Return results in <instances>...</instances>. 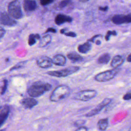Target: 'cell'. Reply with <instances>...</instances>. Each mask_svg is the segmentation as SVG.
<instances>
[{
  "mask_svg": "<svg viewBox=\"0 0 131 131\" xmlns=\"http://www.w3.org/2000/svg\"><path fill=\"white\" fill-rule=\"evenodd\" d=\"M5 30L4 28H3L2 27H1V29H0V38H2V37L4 36L5 34Z\"/></svg>",
  "mask_w": 131,
  "mask_h": 131,
  "instance_id": "32",
  "label": "cell"
},
{
  "mask_svg": "<svg viewBox=\"0 0 131 131\" xmlns=\"http://www.w3.org/2000/svg\"><path fill=\"white\" fill-rule=\"evenodd\" d=\"M128 131H131V127L128 129Z\"/></svg>",
  "mask_w": 131,
  "mask_h": 131,
  "instance_id": "39",
  "label": "cell"
},
{
  "mask_svg": "<svg viewBox=\"0 0 131 131\" xmlns=\"http://www.w3.org/2000/svg\"><path fill=\"white\" fill-rule=\"evenodd\" d=\"M72 3L71 0H63L61 1L58 5V7L60 9H63L64 8H65L66 7H67V6H68L69 5L71 4Z\"/></svg>",
  "mask_w": 131,
  "mask_h": 131,
  "instance_id": "24",
  "label": "cell"
},
{
  "mask_svg": "<svg viewBox=\"0 0 131 131\" xmlns=\"http://www.w3.org/2000/svg\"><path fill=\"white\" fill-rule=\"evenodd\" d=\"M25 62V61H23V62H21L20 63H19L18 64H17V65L12 67V68L10 69V71H12V70H15V69H17L18 68H21L22 67H23V64H24V63Z\"/></svg>",
  "mask_w": 131,
  "mask_h": 131,
  "instance_id": "29",
  "label": "cell"
},
{
  "mask_svg": "<svg viewBox=\"0 0 131 131\" xmlns=\"http://www.w3.org/2000/svg\"><path fill=\"white\" fill-rule=\"evenodd\" d=\"M124 61V59L122 56L120 55H116L112 59L111 62V66L112 67L117 69L123 63Z\"/></svg>",
  "mask_w": 131,
  "mask_h": 131,
  "instance_id": "15",
  "label": "cell"
},
{
  "mask_svg": "<svg viewBox=\"0 0 131 131\" xmlns=\"http://www.w3.org/2000/svg\"><path fill=\"white\" fill-rule=\"evenodd\" d=\"M85 122V120H82V119L78 120L74 123V125L76 127H79L82 126L83 124H84Z\"/></svg>",
  "mask_w": 131,
  "mask_h": 131,
  "instance_id": "27",
  "label": "cell"
},
{
  "mask_svg": "<svg viewBox=\"0 0 131 131\" xmlns=\"http://www.w3.org/2000/svg\"><path fill=\"white\" fill-rule=\"evenodd\" d=\"M51 41V36L49 34L43 36L40 39L39 43V47H45L49 45Z\"/></svg>",
  "mask_w": 131,
  "mask_h": 131,
  "instance_id": "20",
  "label": "cell"
},
{
  "mask_svg": "<svg viewBox=\"0 0 131 131\" xmlns=\"http://www.w3.org/2000/svg\"><path fill=\"white\" fill-rule=\"evenodd\" d=\"M79 2H82V3H84V2H86L88 1H89V0H79Z\"/></svg>",
  "mask_w": 131,
  "mask_h": 131,
  "instance_id": "38",
  "label": "cell"
},
{
  "mask_svg": "<svg viewBox=\"0 0 131 131\" xmlns=\"http://www.w3.org/2000/svg\"><path fill=\"white\" fill-rule=\"evenodd\" d=\"M108 7L107 6H105V7H99L98 9L99 10L102 11H106L108 10Z\"/></svg>",
  "mask_w": 131,
  "mask_h": 131,
  "instance_id": "34",
  "label": "cell"
},
{
  "mask_svg": "<svg viewBox=\"0 0 131 131\" xmlns=\"http://www.w3.org/2000/svg\"><path fill=\"white\" fill-rule=\"evenodd\" d=\"M112 21L116 25H121L124 23H126V15L121 14L115 15L112 17Z\"/></svg>",
  "mask_w": 131,
  "mask_h": 131,
  "instance_id": "16",
  "label": "cell"
},
{
  "mask_svg": "<svg viewBox=\"0 0 131 131\" xmlns=\"http://www.w3.org/2000/svg\"><path fill=\"white\" fill-rule=\"evenodd\" d=\"M8 80L7 79H4L2 82V85L1 86V95H4L7 89L8 86Z\"/></svg>",
  "mask_w": 131,
  "mask_h": 131,
  "instance_id": "23",
  "label": "cell"
},
{
  "mask_svg": "<svg viewBox=\"0 0 131 131\" xmlns=\"http://www.w3.org/2000/svg\"><path fill=\"white\" fill-rule=\"evenodd\" d=\"M47 32H52V33H56V30L53 28H49L47 29L45 33Z\"/></svg>",
  "mask_w": 131,
  "mask_h": 131,
  "instance_id": "31",
  "label": "cell"
},
{
  "mask_svg": "<svg viewBox=\"0 0 131 131\" xmlns=\"http://www.w3.org/2000/svg\"><path fill=\"white\" fill-rule=\"evenodd\" d=\"M0 22L2 25L8 26H14L16 24V21L5 12L1 13Z\"/></svg>",
  "mask_w": 131,
  "mask_h": 131,
  "instance_id": "8",
  "label": "cell"
},
{
  "mask_svg": "<svg viewBox=\"0 0 131 131\" xmlns=\"http://www.w3.org/2000/svg\"><path fill=\"white\" fill-rule=\"evenodd\" d=\"M88 129L85 126H80V127H78L75 131H88Z\"/></svg>",
  "mask_w": 131,
  "mask_h": 131,
  "instance_id": "30",
  "label": "cell"
},
{
  "mask_svg": "<svg viewBox=\"0 0 131 131\" xmlns=\"http://www.w3.org/2000/svg\"><path fill=\"white\" fill-rule=\"evenodd\" d=\"M23 6L26 11H33L37 8V4L34 0H24Z\"/></svg>",
  "mask_w": 131,
  "mask_h": 131,
  "instance_id": "13",
  "label": "cell"
},
{
  "mask_svg": "<svg viewBox=\"0 0 131 131\" xmlns=\"http://www.w3.org/2000/svg\"><path fill=\"white\" fill-rule=\"evenodd\" d=\"M10 112V106L4 105L0 107V126H2L7 120Z\"/></svg>",
  "mask_w": 131,
  "mask_h": 131,
  "instance_id": "10",
  "label": "cell"
},
{
  "mask_svg": "<svg viewBox=\"0 0 131 131\" xmlns=\"http://www.w3.org/2000/svg\"><path fill=\"white\" fill-rule=\"evenodd\" d=\"M77 49L79 52L82 54H85L89 52L91 49V45L89 42H86L83 44L79 45Z\"/></svg>",
  "mask_w": 131,
  "mask_h": 131,
  "instance_id": "18",
  "label": "cell"
},
{
  "mask_svg": "<svg viewBox=\"0 0 131 131\" xmlns=\"http://www.w3.org/2000/svg\"><path fill=\"white\" fill-rule=\"evenodd\" d=\"M8 14L13 18L20 19L23 17L21 6L18 0H13L8 6Z\"/></svg>",
  "mask_w": 131,
  "mask_h": 131,
  "instance_id": "3",
  "label": "cell"
},
{
  "mask_svg": "<svg viewBox=\"0 0 131 131\" xmlns=\"http://www.w3.org/2000/svg\"><path fill=\"white\" fill-rule=\"evenodd\" d=\"M39 39H40V36L38 34H31L28 39L29 45L30 46L34 45L36 43V40Z\"/></svg>",
  "mask_w": 131,
  "mask_h": 131,
  "instance_id": "22",
  "label": "cell"
},
{
  "mask_svg": "<svg viewBox=\"0 0 131 131\" xmlns=\"http://www.w3.org/2000/svg\"><path fill=\"white\" fill-rule=\"evenodd\" d=\"M99 36H100V35H95L93 37H92L91 39H89L88 41H90V42H94V39L97 37H99Z\"/></svg>",
  "mask_w": 131,
  "mask_h": 131,
  "instance_id": "35",
  "label": "cell"
},
{
  "mask_svg": "<svg viewBox=\"0 0 131 131\" xmlns=\"http://www.w3.org/2000/svg\"><path fill=\"white\" fill-rule=\"evenodd\" d=\"M97 92L94 90H85L76 93L73 99L81 101H89L96 96Z\"/></svg>",
  "mask_w": 131,
  "mask_h": 131,
  "instance_id": "5",
  "label": "cell"
},
{
  "mask_svg": "<svg viewBox=\"0 0 131 131\" xmlns=\"http://www.w3.org/2000/svg\"><path fill=\"white\" fill-rule=\"evenodd\" d=\"M117 69L105 71L98 73L95 76V79L98 82H106L113 79L118 73Z\"/></svg>",
  "mask_w": 131,
  "mask_h": 131,
  "instance_id": "6",
  "label": "cell"
},
{
  "mask_svg": "<svg viewBox=\"0 0 131 131\" xmlns=\"http://www.w3.org/2000/svg\"><path fill=\"white\" fill-rule=\"evenodd\" d=\"M1 131H3V130H1Z\"/></svg>",
  "mask_w": 131,
  "mask_h": 131,
  "instance_id": "40",
  "label": "cell"
},
{
  "mask_svg": "<svg viewBox=\"0 0 131 131\" xmlns=\"http://www.w3.org/2000/svg\"><path fill=\"white\" fill-rule=\"evenodd\" d=\"M111 59V55L108 53H104L98 58V62L100 64H107Z\"/></svg>",
  "mask_w": 131,
  "mask_h": 131,
  "instance_id": "21",
  "label": "cell"
},
{
  "mask_svg": "<svg viewBox=\"0 0 131 131\" xmlns=\"http://www.w3.org/2000/svg\"><path fill=\"white\" fill-rule=\"evenodd\" d=\"M73 19L71 17L64 15L62 14H59L56 15L55 18V23L57 25H61L65 23H71Z\"/></svg>",
  "mask_w": 131,
  "mask_h": 131,
  "instance_id": "12",
  "label": "cell"
},
{
  "mask_svg": "<svg viewBox=\"0 0 131 131\" xmlns=\"http://www.w3.org/2000/svg\"><path fill=\"white\" fill-rule=\"evenodd\" d=\"M52 89V85L49 83L42 81H36L28 89V95L32 98H37L43 95Z\"/></svg>",
  "mask_w": 131,
  "mask_h": 131,
  "instance_id": "1",
  "label": "cell"
},
{
  "mask_svg": "<svg viewBox=\"0 0 131 131\" xmlns=\"http://www.w3.org/2000/svg\"><path fill=\"white\" fill-rule=\"evenodd\" d=\"M66 29H61L60 30V33L63 34L66 36H70V37H76L77 35H76V34L75 32H72V31H70V32H66Z\"/></svg>",
  "mask_w": 131,
  "mask_h": 131,
  "instance_id": "25",
  "label": "cell"
},
{
  "mask_svg": "<svg viewBox=\"0 0 131 131\" xmlns=\"http://www.w3.org/2000/svg\"><path fill=\"white\" fill-rule=\"evenodd\" d=\"M126 23H131V14L126 15Z\"/></svg>",
  "mask_w": 131,
  "mask_h": 131,
  "instance_id": "33",
  "label": "cell"
},
{
  "mask_svg": "<svg viewBox=\"0 0 131 131\" xmlns=\"http://www.w3.org/2000/svg\"><path fill=\"white\" fill-rule=\"evenodd\" d=\"M54 0H40V4L42 6H46L53 2Z\"/></svg>",
  "mask_w": 131,
  "mask_h": 131,
  "instance_id": "28",
  "label": "cell"
},
{
  "mask_svg": "<svg viewBox=\"0 0 131 131\" xmlns=\"http://www.w3.org/2000/svg\"><path fill=\"white\" fill-rule=\"evenodd\" d=\"M67 57L73 62H80L83 60V57L76 52H70L67 54Z\"/></svg>",
  "mask_w": 131,
  "mask_h": 131,
  "instance_id": "19",
  "label": "cell"
},
{
  "mask_svg": "<svg viewBox=\"0 0 131 131\" xmlns=\"http://www.w3.org/2000/svg\"><path fill=\"white\" fill-rule=\"evenodd\" d=\"M112 101V99L111 98H105L98 105H97L95 108L87 113L85 115V116L86 117H91L96 115L97 114L99 113L104 107L108 105Z\"/></svg>",
  "mask_w": 131,
  "mask_h": 131,
  "instance_id": "7",
  "label": "cell"
},
{
  "mask_svg": "<svg viewBox=\"0 0 131 131\" xmlns=\"http://www.w3.org/2000/svg\"><path fill=\"white\" fill-rule=\"evenodd\" d=\"M37 66L43 69L49 68L52 66L53 63L52 59L48 56H42L36 60Z\"/></svg>",
  "mask_w": 131,
  "mask_h": 131,
  "instance_id": "9",
  "label": "cell"
},
{
  "mask_svg": "<svg viewBox=\"0 0 131 131\" xmlns=\"http://www.w3.org/2000/svg\"><path fill=\"white\" fill-rule=\"evenodd\" d=\"M101 43V41L99 40H97L96 41V45H100Z\"/></svg>",
  "mask_w": 131,
  "mask_h": 131,
  "instance_id": "37",
  "label": "cell"
},
{
  "mask_svg": "<svg viewBox=\"0 0 131 131\" xmlns=\"http://www.w3.org/2000/svg\"><path fill=\"white\" fill-rule=\"evenodd\" d=\"M108 125V119L107 118L100 119L97 122V127L99 130L104 131Z\"/></svg>",
  "mask_w": 131,
  "mask_h": 131,
  "instance_id": "17",
  "label": "cell"
},
{
  "mask_svg": "<svg viewBox=\"0 0 131 131\" xmlns=\"http://www.w3.org/2000/svg\"><path fill=\"white\" fill-rule=\"evenodd\" d=\"M127 60L128 62H131V53L128 55V56L127 57Z\"/></svg>",
  "mask_w": 131,
  "mask_h": 131,
  "instance_id": "36",
  "label": "cell"
},
{
  "mask_svg": "<svg viewBox=\"0 0 131 131\" xmlns=\"http://www.w3.org/2000/svg\"><path fill=\"white\" fill-rule=\"evenodd\" d=\"M20 103L25 108L31 109L38 104V101L34 98H26L23 99Z\"/></svg>",
  "mask_w": 131,
  "mask_h": 131,
  "instance_id": "11",
  "label": "cell"
},
{
  "mask_svg": "<svg viewBox=\"0 0 131 131\" xmlns=\"http://www.w3.org/2000/svg\"><path fill=\"white\" fill-rule=\"evenodd\" d=\"M116 35H117V32L115 31H108L105 36V39L107 41L110 39V36L111 35L116 36Z\"/></svg>",
  "mask_w": 131,
  "mask_h": 131,
  "instance_id": "26",
  "label": "cell"
},
{
  "mask_svg": "<svg viewBox=\"0 0 131 131\" xmlns=\"http://www.w3.org/2000/svg\"><path fill=\"white\" fill-rule=\"evenodd\" d=\"M52 59L53 64L58 66H64L67 61L66 57L61 54L55 55Z\"/></svg>",
  "mask_w": 131,
  "mask_h": 131,
  "instance_id": "14",
  "label": "cell"
},
{
  "mask_svg": "<svg viewBox=\"0 0 131 131\" xmlns=\"http://www.w3.org/2000/svg\"><path fill=\"white\" fill-rule=\"evenodd\" d=\"M80 69L79 67L78 66H70L66 69L58 70V71H48L46 74L48 75L56 77H65L74 73L77 72Z\"/></svg>",
  "mask_w": 131,
  "mask_h": 131,
  "instance_id": "4",
  "label": "cell"
},
{
  "mask_svg": "<svg viewBox=\"0 0 131 131\" xmlns=\"http://www.w3.org/2000/svg\"><path fill=\"white\" fill-rule=\"evenodd\" d=\"M70 89L66 85H60L54 89L50 96L52 102H58L66 98L70 94Z\"/></svg>",
  "mask_w": 131,
  "mask_h": 131,
  "instance_id": "2",
  "label": "cell"
}]
</instances>
